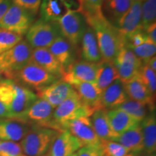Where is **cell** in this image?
<instances>
[{
    "mask_svg": "<svg viewBox=\"0 0 156 156\" xmlns=\"http://www.w3.org/2000/svg\"><path fill=\"white\" fill-rule=\"evenodd\" d=\"M58 78L48 73L43 68L30 61L26 65L12 73L11 80L25 87H31L36 90L58 80Z\"/></svg>",
    "mask_w": 156,
    "mask_h": 156,
    "instance_id": "obj_4",
    "label": "cell"
},
{
    "mask_svg": "<svg viewBox=\"0 0 156 156\" xmlns=\"http://www.w3.org/2000/svg\"><path fill=\"white\" fill-rule=\"evenodd\" d=\"M103 156H124L129 153L124 146L112 140H101Z\"/></svg>",
    "mask_w": 156,
    "mask_h": 156,
    "instance_id": "obj_34",
    "label": "cell"
},
{
    "mask_svg": "<svg viewBox=\"0 0 156 156\" xmlns=\"http://www.w3.org/2000/svg\"><path fill=\"white\" fill-rule=\"evenodd\" d=\"M138 77L147 87L152 95L155 97L156 92V74L148 67L147 64L142 63L138 73Z\"/></svg>",
    "mask_w": 156,
    "mask_h": 156,
    "instance_id": "obj_31",
    "label": "cell"
},
{
    "mask_svg": "<svg viewBox=\"0 0 156 156\" xmlns=\"http://www.w3.org/2000/svg\"><path fill=\"white\" fill-rule=\"evenodd\" d=\"M30 126L13 118H0V141L20 142Z\"/></svg>",
    "mask_w": 156,
    "mask_h": 156,
    "instance_id": "obj_17",
    "label": "cell"
},
{
    "mask_svg": "<svg viewBox=\"0 0 156 156\" xmlns=\"http://www.w3.org/2000/svg\"><path fill=\"white\" fill-rule=\"evenodd\" d=\"M119 79V77L114 62L101 60L99 62L95 83L101 92Z\"/></svg>",
    "mask_w": 156,
    "mask_h": 156,
    "instance_id": "obj_29",
    "label": "cell"
},
{
    "mask_svg": "<svg viewBox=\"0 0 156 156\" xmlns=\"http://www.w3.org/2000/svg\"><path fill=\"white\" fill-rule=\"evenodd\" d=\"M95 111V109L85 104L75 90L69 97L54 108V129L62 132L61 126L64 123L83 117H90Z\"/></svg>",
    "mask_w": 156,
    "mask_h": 156,
    "instance_id": "obj_3",
    "label": "cell"
},
{
    "mask_svg": "<svg viewBox=\"0 0 156 156\" xmlns=\"http://www.w3.org/2000/svg\"><path fill=\"white\" fill-rule=\"evenodd\" d=\"M134 1H139V2H143L144 0H134Z\"/></svg>",
    "mask_w": 156,
    "mask_h": 156,
    "instance_id": "obj_48",
    "label": "cell"
},
{
    "mask_svg": "<svg viewBox=\"0 0 156 156\" xmlns=\"http://www.w3.org/2000/svg\"><path fill=\"white\" fill-rule=\"evenodd\" d=\"M91 122L100 140H112L119 135L114 133L109 124L107 110L105 108H99L95 110L91 116Z\"/></svg>",
    "mask_w": 156,
    "mask_h": 156,
    "instance_id": "obj_28",
    "label": "cell"
},
{
    "mask_svg": "<svg viewBox=\"0 0 156 156\" xmlns=\"http://www.w3.org/2000/svg\"><path fill=\"white\" fill-rule=\"evenodd\" d=\"M23 40V36L0 28V54L14 47Z\"/></svg>",
    "mask_w": 156,
    "mask_h": 156,
    "instance_id": "obj_32",
    "label": "cell"
},
{
    "mask_svg": "<svg viewBox=\"0 0 156 156\" xmlns=\"http://www.w3.org/2000/svg\"><path fill=\"white\" fill-rule=\"evenodd\" d=\"M30 61L58 79H62L65 73V69L47 48H33Z\"/></svg>",
    "mask_w": 156,
    "mask_h": 156,
    "instance_id": "obj_18",
    "label": "cell"
},
{
    "mask_svg": "<svg viewBox=\"0 0 156 156\" xmlns=\"http://www.w3.org/2000/svg\"><path fill=\"white\" fill-rule=\"evenodd\" d=\"M82 0H41L40 6L41 18L57 23L68 11L81 12Z\"/></svg>",
    "mask_w": 156,
    "mask_h": 156,
    "instance_id": "obj_11",
    "label": "cell"
},
{
    "mask_svg": "<svg viewBox=\"0 0 156 156\" xmlns=\"http://www.w3.org/2000/svg\"><path fill=\"white\" fill-rule=\"evenodd\" d=\"M124 156H144L142 155V153H132V152H129Z\"/></svg>",
    "mask_w": 156,
    "mask_h": 156,
    "instance_id": "obj_45",
    "label": "cell"
},
{
    "mask_svg": "<svg viewBox=\"0 0 156 156\" xmlns=\"http://www.w3.org/2000/svg\"><path fill=\"white\" fill-rule=\"evenodd\" d=\"M70 156H77V153H74V154H73V155H70Z\"/></svg>",
    "mask_w": 156,
    "mask_h": 156,
    "instance_id": "obj_47",
    "label": "cell"
},
{
    "mask_svg": "<svg viewBox=\"0 0 156 156\" xmlns=\"http://www.w3.org/2000/svg\"><path fill=\"white\" fill-rule=\"evenodd\" d=\"M33 48L27 41L22 40L14 47L0 54V70L6 80H11L12 73L18 71L30 61Z\"/></svg>",
    "mask_w": 156,
    "mask_h": 156,
    "instance_id": "obj_5",
    "label": "cell"
},
{
    "mask_svg": "<svg viewBox=\"0 0 156 156\" xmlns=\"http://www.w3.org/2000/svg\"><path fill=\"white\" fill-rule=\"evenodd\" d=\"M62 34L57 23L40 18L31 25L26 38L33 48H48Z\"/></svg>",
    "mask_w": 156,
    "mask_h": 156,
    "instance_id": "obj_6",
    "label": "cell"
},
{
    "mask_svg": "<svg viewBox=\"0 0 156 156\" xmlns=\"http://www.w3.org/2000/svg\"><path fill=\"white\" fill-rule=\"evenodd\" d=\"M54 108L48 102L38 98L17 119L21 120L30 126H42L54 129L53 113Z\"/></svg>",
    "mask_w": 156,
    "mask_h": 156,
    "instance_id": "obj_9",
    "label": "cell"
},
{
    "mask_svg": "<svg viewBox=\"0 0 156 156\" xmlns=\"http://www.w3.org/2000/svg\"><path fill=\"white\" fill-rule=\"evenodd\" d=\"M87 25L94 31L102 60L114 62L124 46V38L117 28L103 15L102 10L84 13Z\"/></svg>",
    "mask_w": 156,
    "mask_h": 156,
    "instance_id": "obj_1",
    "label": "cell"
},
{
    "mask_svg": "<svg viewBox=\"0 0 156 156\" xmlns=\"http://www.w3.org/2000/svg\"><path fill=\"white\" fill-rule=\"evenodd\" d=\"M83 145L67 130L60 132L48 151V156H70L76 153Z\"/></svg>",
    "mask_w": 156,
    "mask_h": 156,
    "instance_id": "obj_16",
    "label": "cell"
},
{
    "mask_svg": "<svg viewBox=\"0 0 156 156\" xmlns=\"http://www.w3.org/2000/svg\"><path fill=\"white\" fill-rule=\"evenodd\" d=\"M62 36L73 46L80 44L81 38L87 27L85 16L80 12L68 11L57 22Z\"/></svg>",
    "mask_w": 156,
    "mask_h": 156,
    "instance_id": "obj_7",
    "label": "cell"
},
{
    "mask_svg": "<svg viewBox=\"0 0 156 156\" xmlns=\"http://www.w3.org/2000/svg\"><path fill=\"white\" fill-rule=\"evenodd\" d=\"M3 80H6V78L5 77V75H4V73L1 71V70H0V81Z\"/></svg>",
    "mask_w": 156,
    "mask_h": 156,
    "instance_id": "obj_46",
    "label": "cell"
},
{
    "mask_svg": "<svg viewBox=\"0 0 156 156\" xmlns=\"http://www.w3.org/2000/svg\"><path fill=\"white\" fill-rule=\"evenodd\" d=\"M62 131L67 130L85 145H100L101 140L95 133L90 117H83L69 121L61 126Z\"/></svg>",
    "mask_w": 156,
    "mask_h": 156,
    "instance_id": "obj_10",
    "label": "cell"
},
{
    "mask_svg": "<svg viewBox=\"0 0 156 156\" xmlns=\"http://www.w3.org/2000/svg\"><path fill=\"white\" fill-rule=\"evenodd\" d=\"M128 98L124 83L119 79L103 91L101 96V105L103 108L112 110L118 108Z\"/></svg>",
    "mask_w": 156,
    "mask_h": 156,
    "instance_id": "obj_20",
    "label": "cell"
},
{
    "mask_svg": "<svg viewBox=\"0 0 156 156\" xmlns=\"http://www.w3.org/2000/svg\"><path fill=\"white\" fill-rule=\"evenodd\" d=\"M142 63H146L150 58L155 56L156 44L147 40L139 46L131 49Z\"/></svg>",
    "mask_w": 156,
    "mask_h": 156,
    "instance_id": "obj_35",
    "label": "cell"
},
{
    "mask_svg": "<svg viewBox=\"0 0 156 156\" xmlns=\"http://www.w3.org/2000/svg\"><path fill=\"white\" fill-rule=\"evenodd\" d=\"M81 55L84 61L99 63L102 60L94 31L87 25L81 38Z\"/></svg>",
    "mask_w": 156,
    "mask_h": 156,
    "instance_id": "obj_23",
    "label": "cell"
},
{
    "mask_svg": "<svg viewBox=\"0 0 156 156\" xmlns=\"http://www.w3.org/2000/svg\"><path fill=\"white\" fill-rule=\"evenodd\" d=\"M142 2V25L145 29L155 23L156 0H144Z\"/></svg>",
    "mask_w": 156,
    "mask_h": 156,
    "instance_id": "obj_33",
    "label": "cell"
},
{
    "mask_svg": "<svg viewBox=\"0 0 156 156\" xmlns=\"http://www.w3.org/2000/svg\"><path fill=\"white\" fill-rule=\"evenodd\" d=\"M74 92L75 90L71 85L60 79L48 86L37 90L36 95L39 98L46 101L55 108Z\"/></svg>",
    "mask_w": 156,
    "mask_h": 156,
    "instance_id": "obj_14",
    "label": "cell"
},
{
    "mask_svg": "<svg viewBox=\"0 0 156 156\" xmlns=\"http://www.w3.org/2000/svg\"><path fill=\"white\" fill-rule=\"evenodd\" d=\"M0 156H24L19 143L0 141Z\"/></svg>",
    "mask_w": 156,
    "mask_h": 156,
    "instance_id": "obj_37",
    "label": "cell"
},
{
    "mask_svg": "<svg viewBox=\"0 0 156 156\" xmlns=\"http://www.w3.org/2000/svg\"><path fill=\"white\" fill-rule=\"evenodd\" d=\"M59 132L51 128L30 126L20 143L23 153L26 156L46 155Z\"/></svg>",
    "mask_w": 156,
    "mask_h": 156,
    "instance_id": "obj_2",
    "label": "cell"
},
{
    "mask_svg": "<svg viewBox=\"0 0 156 156\" xmlns=\"http://www.w3.org/2000/svg\"><path fill=\"white\" fill-rule=\"evenodd\" d=\"M81 100L95 110L103 108L101 105L102 92L94 83H77L71 85Z\"/></svg>",
    "mask_w": 156,
    "mask_h": 156,
    "instance_id": "obj_24",
    "label": "cell"
},
{
    "mask_svg": "<svg viewBox=\"0 0 156 156\" xmlns=\"http://www.w3.org/2000/svg\"><path fill=\"white\" fill-rule=\"evenodd\" d=\"M14 5L30 12L36 16L40 9L41 0H12Z\"/></svg>",
    "mask_w": 156,
    "mask_h": 156,
    "instance_id": "obj_38",
    "label": "cell"
},
{
    "mask_svg": "<svg viewBox=\"0 0 156 156\" xmlns=\"http://www.w3.org/2000/svg\"><path fill=\"white\" fill-rule=\"evenodd\" d=\"M24 156H26V155H24ZM43 156H48V154L47 153V154H46V155H43Z\"/></svg>",
    "mask_w": 156,
    "mask_h": 156,
    "instance_id": "obj_49",
    "label": "cell"
},
{
    "mask_svg": "<svg viewBox=\"0 0 156 156\" xmlns=\"http://www.w3.org/2000/svg\"><path fill=\"white\" fill-rule=\"evenodd\" d=\"M98 63L86 61H75L65 69L62 80L74 85L77 83H94Z\"/></svg>",
    "mask_w": 156,
    "mask_h": 156,
    "instance_id": "obj_13",
    "label": "cell"
},
{
    "mask_svg": "<svg viewBox=\"0 0 156 156\" xmlns=\"http://www.w3.org/2000/svg\"><path fill=\"white\" fill-rule=\"evenodd\" d=\"M47 48L64 69L75 61L74 46L64 36H58Z\"/></svg>",
    "mask_w": 156,
    "mask_h": 156,
    "instance_id": "obj_21",
    "label": "cell"
},
{
    "mask_svg": "<svg viewBox=\"0 0 156 156\" xmlns=\"http://www.w3.org/2000/svg\"><path fill=\"white\" fill-rule=\"evenodd\" d=\"M116 108L124 111L140 123L147 116L148 109H149L147 106L144 103L129 98H128L125 102L123 103Z\"/></svg>",
    "mask_w": 156,
    "mask_h": 156,
    "instance_id": "obj_30",
    "label": "cell"
},
{
    "mask_svg": "<svg viewBox=\"0 0 156 156\" xmlns=\"http://www.w3.org/2000/svg\"><path fill=\"white\" fill-rule=\"evenodd\" d=\"M107 117L111 128L117 135L124 133L134 126L140 124L124 111L114 108L107 112Z\"/></svg>",
    "mask_w": 156,
    "mask_h": 156,
    "instance_id": "obj_25",
    "label": "cell"
},
{
    "mask_svg": "<svg viewBox=\"0 0 156 156\" xmlns=\"http://www.w3.org/2000/svg\"><path fill=\"white\" fill-rule=\"evenodd\" d=\"M124 86L129 98L144 103L151 112L155 111V97L151 94L138 76L124 83Z\"/></svg>",
    "mask_w": 156,
    "mask_h": 156,
    "instance_id": "obj_19",
    "label": "cell"
},
{
    "mask_svg": "<svg viewBox=\"0 0 156 156\" xmlns=\"http://www.w3.org/2000/svg\"><path fill=\"white\" fill-rule=\"evenodd\" d=\"M0 118H10L8 108L2 102H0Z\"/></svg>",
    "mask_w": 156,
    "mask_h": 156,
    "instance_id": "obj_43",
    "label": "cell"
},
{
    "mask_svg": "<svg viewBox=\"0 0 156 156\" xmlns=\"http://www.w3.org/2000/svg\"><path fill=\"white\" fill-rule=\"evenodd\" d=\"M114 141L124 146L129 152L142 153L144 150L143 137L140 124L119 134Z\"/></svg>",
    "mask_w": 156,
    "mask_h": 156,
    "instance_id": "obj_26",
    "label": "cell"
},
{
    "mask_svg": "<svg viewBox=\"0 0 156 156\" xmlns=\"http://www.w3.org/2000/svg\"><path fill=\"white\" fill-rule=\"evenodd\" d=\"M114 63L119 80L123 83L136 77L142 64V62L136 57L133 51L124 46L119 50Z\"/></svg>",
    "mask_w": 156,
    "mask_h": 156,
    "instance_id": "obj_12",
    "label": "cell"
},
{
    "mask_svg": "<svg viewBox=\"0 0 156 156\" xmlns=\"http://www.w3.org/2000/svg\"><path fill=\"white\" fill-rule=\"evenodd\" d=\"M134 0H105L101 7L103 15L113 25L129 9Z\"/></svg>",
    "mask_w": 156,
    "mask_h": 156,
    "instance_id": "obj_27",
    "label": "cell"
},
{
    "mask_svg": "<svg viewBox=\"0 0 156 156\" xmlns=\"http://www.w3.org/2000/svg\"><path fill=\"white\" fill-rule=\"evenodd\" d=\"M148 40L144 30H137L129 34L124 38V47L129 49L139 46Z\"/></svg>",
    "mask_w": 156,
    "mask_h": 156,
    "instance_id": "obj_36",
    "label": "cell"
},
{
    "mask_svg": "<svg viewBox=\"0 0 156 156\" xmlns=\"http://www.w3.org/2000/svg\"><path fill=\"white\" fill-rule=\"evenodd\" d=\"M34 17L30 12L12 4L0 20V28L23 36L34 23Z\"/></svg>",
    "mask_w": 156,
    "mask_h": 156,
    "instance_id": "obj_8",
    "label": "cell"
},
{
    "mask_svg": "<svg viewBox=\"0 0 156 156\" xmlns=\"http://www.w3.org/2000/svg\"><path fill=\"white\" fill-rule=\"evenodd\" d=\"M114 26L125 38L137 30H144L142 25V2L134 1L129 9L122 17Z\"/></svg>",
    "mask_w": 156,
    "mask_h": 156,
    "instance_id": "obj_15",
    "label": "cell"
},
{
    "mask_svg": "<svg viewBox=\"0 0 156 156\" xmlns=\"http://www.w3.org/2000/svg\"><path fill=\"white\" fill-rule=\"evenodd\" d=\"M145 64H147L148 67L153 69L154 72H156V56H154L153 57L150 58L148 61Z\"/></svg>",
    "mask_w": 156,
    "mask_h": 156,
    "instance_id": "obj_44",
    "label": "cell"
},
{
    "mask_svg": "<svg viewBox=\"0 0 156 156\" xmlns=\"http://www.w3.org/2000/svg\"><path fill=\"white\" fill-rule=\"evenodd\" d=\"M145 156H155L156 153V118L155 111L140 122Z\"/></svg>",
    "mask_w": 156,
    "mask_h": 156,
    "instance_id": "obj_22",
    "label": "cell"
},
{
    "mask_svg": "<svg viewBox=\"0 0 156 156\" xmlns=\"http://www.w3.org/2000/svg\"><path fill=\"white\" fill-rule=\"evenodd\" d=\"M83 7H82L81 12L91 13L101 10V7L103 3V0H82Z\"/></svg>",
    "mask_w": 156,
    "mask_h": 156,
    "instance_id": "obj_39",
    "label": "cell"
},
{
    "mask_svg": "<svg viewBox=\"0 0 156 156\" xmlns=\"http://www.w3.org/2000/svg\"><path fill=\"white\" fill-rule=\"evenodd\" d=\"M148 40L156 44V22L148 25L147 28L144 29Z\"/></svg>",
    "mask_w": 156,
    "mask_h": 156,
    "instance_id": "obj_41",
    "label": "cell"
},
{
    "mask_svg": "<svg viewBox=\"0 0 156 156\" xmlns=\"http://www.w3.org/2000/svg\"><path fill=\"white\" fill-rule=\"evenodd\" d=\"M12 5V0H0V20Z\"/></svg>",
    "mask_w": 156,
    "mask_h": 156,
    "instance_id": "obj_42",
    "label": "cell"
},
{
    "mask_svg": "<svg viewBox=\"0 0 156 156\" xmlns=\"http://www.w3.org/2000/svg\"><path fill=\"white\" fill-rule=\"evenodd\" d=\"M77 156H103L100 145H85L77 152Z\"/></svg>",
    "mask_w": 156,
    "mask_h": 156,
    "instance_id": "obj_40",
    "label": "cell"
}]
</instances>
